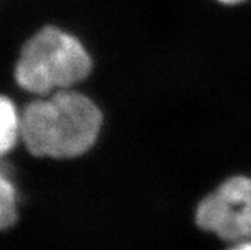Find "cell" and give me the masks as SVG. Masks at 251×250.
<instances>
[{"label": "cell", "mask_w": 251, "mask_h": 250, "mask_svg": "<svg viewBox=\"0 0 251 250\" xmlns=\"http://www.w3.org/2000/svg\"><path fill=\"white\" fill-rule=\"evenodd\" d=\"M21 138L33 156L70 159L95 144L102 125L100 109L82 93L68 89L23 109Z\"/></svg>", "instance_id": "cell-1"}, {"label": "cell", "mask_w": 251, "mask_h": 250, "mask_svg": "<svg viewBox=\"0 0 251 250\" xmlns=\"http://www.w3.org/2000/svg\"><path fill=\"white\" fill-rule=\"evenodd\" d=\"M92 61L76 38L55 27H45L25 42L16 65V81L23 89L46 95L82 82Z\"/></svg>", "instance_id": "cell-2"}, {"label": "cell", "mask_w": 251, "mask_h": 250, "mask_svg": "<svg viewBox=\"0 0 251 250\" xmlns=\"http://www.w3.org/2000/svg\"><path fill=\"white\" fill-rule=\"evenodd\" d=\"M195 221L223 240L251 239V177L235 176L225 181L201 200Z\"/></svg>", "instance_id": "cell-3"}, {"label": "cell", "mask_w": 251, "mask_h": 250, "mask_svg": "<svg viewBox=\"0 0 251 250\" xmlns=\"http://www.w3.org/2000/svg\"><path fill=\"white\" fill-rule=\"evenodd\" d=\"M21 124L22 119L12 100L0 96V156L14 148L21 137Z\"/></svg>", "instance_id": "cell-4"}, {"label": "cell", "mask_w": 251, "mask_h": 250, "mask_svg": "<svg viewBox=\"0 0 251 250\" xmlns=\"http://www.w3.org/2000/svg\"><path fill=\"white\" fill-rule=\"evenodd\" d=\"M17 219V190L0 170V230L12 227Z\"/></svg>", "instance_id": "cell-5"}, {"label": "cell", "mask_w": 251, "mask_h": 250, "mask_svg": "<svg viewBox=\"0 0 251 250\" xmlns=\"http://www.w3.org/2000/svg\"><path fill=\"white\" fill-rule=\"evenodd\" d=\"M229 250H251V241H244V243H240V244L235 245V247L231 248Z\"/></svg>", "instance_id": "cell-6"}, {"label": "cell", "mask_w": 251, "mask_h": 250, "mask_svg": "<svg viewBox=\"0 0 251 250\" xmlns=\"http://www.w3.org/2000/svg\"><path fill=\"white\" fill-rule=\"evenodd\" d=\"M221 3L223 4H239L242 3V1H245V0H218Z\"/></svg>", "instance_id": "cell-7"}]
</instances>
